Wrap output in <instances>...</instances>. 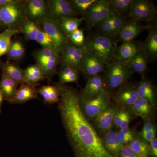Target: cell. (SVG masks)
<instances>
[{"instance_id":"d590c367","label":"cell","mask_w":157,"mask_h":157,"mask_svg":"<svg viewBox=\"0 0 157 157\" xmlns=\"http://www.w3.org/2000/svg\"><path fill=\"white\" fill-rule=\"evenodd\" d=\"M97 0H70L68 1L77 14L83 16Z\"/></svg>"},{"instance_id":"c3c4849f","label":"cell","mask_w":157,"mask_h":157,"mask_svg":"<svg viewBox=\"0 0 157 157\" xmlns=\"http://www.w3.org/2000/svg\"><path fill=\"white\" fill-rule=\"evenodd\" d=\"M4 27H5V25H4L2 21L1 17H0V29H1L3 28H4Z\"/></svg>"},{"instance_id":"1f68e13d","label":"cell","mask_w":157,"mask_h":157,"mask_svg":"<svg viewBox=\"0 0 157 157\" xmlns=\"http://www.w3.org/2000/svg\"><path fill=\"white\" fill-rule=\"evenodd\" d=\"M60 61V56L59 54H56L43 64L39 66L43 71L45 78L50 79L56 73Z\"/></svg>"},{"instance_id":"cb8c5ba5","label":"cell","mask_w":157,"mask_h":157,"mask_svg":"<svg viewBox=\"0 0 157 157\" xmlns=\"http://www.w3.org/2000/svg\"><path fill=\"white\" fill-rule=\"evenodd\" d=\"M147 38L142 44V50L145 52L148 60H155L157 57V30L150 27Z\"/></svg>"},{"instance_id":"7dc6e473","label":"cell","mask_w":157,"mask_h":157,"mask_svg":"<svg viewBox=\"0 0 157 157\" xmlns=\"http://www.w3.org/2000/svg\"><path fill=\"white\" fill-rule=\"evenodd\" d=\"M5 100L4 99V95L2 90L0 88V113L2 112V104L3 101Z\"/></svg>"},{"instance_id":"9a60e30c","label":"cell","mask_w":157,"mask_h":157,"mask_svg":"<svg viewBox=\"0 0 157 157\" xmlns=\"http://www.w3.org/2000/svg\"><path fill=\"white\" fill-rule=\"evenodd\" d=\"M50 17L56 20L63 17H76L77 14L67 0H52L48 2Z\"/></svg>"},{"instance_id":"ba28073f","label":"cell","mask_w":157,"mask_h":157,"mask_svg":"<svg viewBox=\"0 0 157 157\" xmlns=\"http://www.w3.org/2000/svg\"><path fill=\"white\" fill-rule=\"evenodd\" d=\"M111 103L118 108L131 109L139 98L135 84L127 82L110 93Z\"/></svg>"},{"instance_id":"2e32d148","label":"cell","mask_w":157,"mask_h":157,"mask_svg":"<svg viewBox=\"0 0 157 157\" xmlns=\"http://www.w3.org/2000/svg\"><path fill=\"white\" fill-rule=\"evenodd\" d=\"M105 89L103 76L100 74L87 79L85 86L78 95L80 98L90 100L98 97Z\"/></svg>"},{"instance_id":"f1b7e54d","label":"cell","mask_w":157,"mask_h":157,"mask_svg":"<svg viewBox=\"0 0 157 157\" xmlns=\"http://www.w3.org/2000/svg\"><path fill=\"white\" fill-rule=\"evenodd\" d=\"M58 20L59 22L62 31L68 38L74 31L78 29L83 21V18L77 17H63Z\"/></svg>"},{"instance_id":"836d02e7","label":"cell","mask_w":157,"mask_h":157,"mask_svg":"<svg viewBox=\"0 0 157 157\" xmlns=\"http://www.w3.org/2000/svg\"><path fill=\"white\" fill-rule=\"evenodd\" d=\"M20 33V31L19 30L6 29L0 33V58L7 54L11 45L12 37Z\"/></svg>"},{"instance_id":"bcb514c9","label":"cell","mask_w":157,"mask_h":157,"mask_svg":"<svg viewBox=\"0 0 157 157\" xmlns=\"http://www.w3.org/2000/svg\"><path fill=\"white\" fill-rule=\"evenodd\" d=\"M16 1V0H0V7L10 5Z\"/></svg>"},{"instance_id":"8fae6325","label":"cell","mask_w":157,"mask_h":157,"mask_svg":"<svg viewBox=\"0 0 157 157\" xmlns=\"http://www.w3.org/2000/svg\"><path fill=\"white\" fill-rule=\"evenodd\" d=\"M117 109V107L111 103L90 122L100 137L113 129V117Z\"/></svg>"},{"instance_id":"4fadbf2b","label":"cell","mask_w":157,"mask_h":157,"mask_svg":"<svg viewBox=\"0 0 157 157\" xmlns=\"http://www.w3.org/2000/svg\"><path fill=\"white\" fill-rule=\"evenodd\" d=\"M140 21L131 19L126 21L118 35L117 40L123 42L133 41L143 31L150 27Z\"/></svg>"},{"instance_id":"277c9868","label":"cell","mask_w":157,"mask_h":157,"mask_svg":"<svg viewBox=\"0 0 157 157\" xmlns=\"http://www.w3.org/2000/svg\"><path fill=\"white\" fill-rule=\"evenodd\" d=\"M0 17L7 29L20 31L23 25L28 20L26 1L16 0L10 5L0 7Z\"/></svg>"},{"instance_id":"e575fe53","label":"cell","mask_w":157,"mask_h":157,"mask_svg":"<svg viewBox=\"0 0 157 157\" xmlns=\"http://www.w3.org/2000/svg\"><path fill=\"white\" fill-rule=\"evenodd\" d=\"M40 29L36 21L28 20L24 23L20 29L26 39L29 41H36Z\"/></svg>"},{"instance_id":"7402d4cb","label":"cell","mask_w":157,"mask_h":157,"mask_svg":"<svg viewBox=\"0 0 157 157\" xmlns=\"http://www.w3.org/2000/svg\"><path fill=\"white\" fill-rule=\"evenodd\" d=\"M137 117L130 108H118L113 121V128L117 130L129 127L132 120Z\"/></svg>"},{"instance_id":"7c38bea8","label":"cell","mask_w":157,"mask_h":157,"mask_svg":"<svg viewBox=\"0 0 157 157\" xmlns=\"http://www.w3.org/2000/svg\"><path fill=\"white\" fill-rule=\"evenodd\" d=\"M86 50V49H85ZM106 65L100 59L86 50L80 72L85 78H89L104 73Z\"/></svg>"},{"instance_id":"83f0119b","label":"cell","mask_w":157,"mask_h":157,"mask_svg":"<svg viewBox=\"0 0 157 157\" xmlns=\"http://www.w3.org/2000/svg\"><path fill=\"white\" fill-rule=\"evenodd\" d=\"M18 83L12 78L2 74L0 80V88L5 100L10 103L17 90Z\"/></svg>"},{"instance_id":"7bdbcfd3","label":"cell","mask_w":157,"mask_h":157,"mask_svg":"<svg viewBox=\"0 0 157 157\" xmlns=\"http://www.w3.org/2000/svg\"><path fill=\"white\" fill-rule=\"evenodd\" d=\"M155 130H157V127L155 121H144L143 127L141 132H140V134H144Z\"/></svg>"},{"instance_id":"d6a6232c","label":"cell","mask_w":157,"mask_h":157,"mask_svg":"<svg viewBox=\"0 0 157 157\" xmlns=\"http://www.w3.org/2000/svg\"><path fill=\"white\" fill-rule=\"evenodd\" d=\"M25 48L22 42L18 40L11 41V45L7 52L9 60L19 61L24 56Z\"/></svg>"},{"instance_id":"9c48e42d","label":"cell","mask_w":157,"mask_h":157,"mask_svg":"<svg viewBox=\"0 0 157 157\" xmlns=\"http://www.w3.org/2000/svg\"><path fill=\"white\" fill-rule=\"evenodd\" d=\"M157 9L151 1L133 0L128 16L140 22H149L155 18Z\"/></svg>"},{"instance_id":"d6986e66","label":"cell","mask_w":157,"mask_h":157,"mask_svg":"<svg viewBox=\"0 0 157 157\" xmlns=\"http://www.w3.org/2000/svg\"><path fill=\"white\" fill-rule=\"evenodd\" d=\"M135 86L139 98H145L156 107V89L152 81L144 78L135 84Z\"/></svg>"},{"instance_id":"603a6c76","label":"cell","mask_w":157,"mask_h":157,"mask_svg":"<svg viewBox=\"0 0 157 157\" xmlns=\"http://www.w3.org/2000/svg\"><path fill=\"white\" fill-rule=\"evenodd\" d=\"M148 62L147 56L141 49L128 61V63L133 73H138L144 78Z\"/></svg>"},{"instance_id":"f35d334b","label":"cell","mask_w":157,"mask_h":157,"mask_svg":"<svg viewBox=\"0 0 157 157\" xmlns=\"http://www.w3.org/2000/svg\"><path fill=\"white\" fill-rule=\"evenodd\" d=\"M56 54L58 53L54 50L42 48L35 52L33 56L36 62L37 65L40 66Z\"/></svg>"},{"instance_id":"ab89813d","label":"cell","mask_w":157,"mask_h":157,"mask_svg":"<svg viewBox=\"0 0 157 157\" xmlns=\"http://www.w3.org/2000/svg\"><path fill=\"white\" fill-rule=\"evenodd\" d=\"M69 42L74 45L78 46H83L84 45L85 37L82 29H78L74 31L68 37Z\"/></svg>"},{"instance_id":"d4e9b609","label":"cell","mask_w":157,"mask_h":157,"mask_svg":"<svg viewBox=\"0 0 157 157\" xmlns=\"http://www.w3.org/2000/svg\"><path fill=\"white\" fill-rule=\"evenodd\" d=\"M36 90L38 94L42 96L45 104L49 105L58 104L60 100V91L56 85L44 86Z\"/></svg>"},{"instance_id":"4dcf8cb0","label":"cell","mask_w":157,"mask_h":157,"mask_svg":"<svg viewBox=\"0 0 157 157\" xmlns=\"http://www.w3.org/2000/svg\"><path fill=\"white\" fill-rule=\"evenodd\" d=\"M128 145L139 157H152L149 144L142 140L140 135Z\"/></svg>"},{"instance_id":"ac0fdd59","label":"cell","mask_w":157,"mask_h":157,"mask_svg":"<svg viewBox=\"0 0 157 157\" xmlns=\"http://www.w3.org/2000/svg\"><path fill=\"white\" fill-rule=\"evenodd\" d=\"M143 42L135 40L128 42H123L122 44L117 48L114 58L128 62L142 49Z\"/></svg>"},{"instance_id":"ffe728a7","label":"cell","mask_w":157,"mask_h":157,"mask_svg":"<svg viewBox=\"0 0 157 157\" xmlns=\"http://www.w3.org/2000/svg\"><path fill=\"white\" fill-rule=\"evenodd\" d=\"M38 93L36 86L23 83L17 88L14 98L10 104H23L33 99H38Z\"/></svg>"},{"instance_id":"52a82bcc","label":"cell","mask_w":157,"mask_h":157,"mask_svg":"<svg viewBox=\"0 0 157 157\" xmlns=\"http://www.w3.org/2000/svg\"><path fill=\"white\" fill-rule=\"evenodd\" d=\"M113 12L115 11L109 0H97L82 17L86 28L91 29Z\"/></svg>"},{"instance_id":"6da1fadb","label":"cell","mask_w":157,"mask_h":157,"mask_svg":"<svg viewBox=\"0 0 157 157\" xmlns=\"http://www.w3.org/2000/svg\"><path fill=\"white\" fill-rule=\"evenodd\" d=\"M58 109L66 135L75 157H114L105 149L101 137L83 115L78 93L74 88L57 83Z\"/></svg>"},{"instance_id":"f6af8a7d","label":"cell","mask_w":157,"mask_h":157,"mask_svg":"<svg viewBox=\"0 0 157 157\" xmlns=\"http://www.w3.org/2000/svg\"><path fill=\"white\" fill-rule=\"evenodd\" d=\"M152 157H157V138L155 137L149 143Z\"/></svg>"},{"instance_id":"44dd1931","label":"cell","mask_w":157,"mask_h":157,"mask_svg":"<svg viewBox=\"0 0 157 157\" xmlns=\"http://www.w3.org/2000/svg\"><path fill=\"white\" fill-rule=\"evenodd\" d=\"M100 137L107 151L113 156L117 157L124 145L118 140L116 132L111 129Z\"/></svg>"},{"instance_id":"8992f818","label":"cell","mask_w":157,"mask_h":157,"mask_svg":"<svg viewBox=\"0 0 157 157\" xmlns=\"http://www.w3.org/2000/svg\"><path fill=\"white\" fill-rule=\"evenodd\" d=\"M40 22L42 30L50 37L54 49L57 53L60 55L69 41L62 31L59 21L49 17L43 18Z\"/></svg>"},{"instance_id":"ee69618b","label":"cell","mask_w":157,"mask_h":157,"mask_svg":"<svg viewBox=\"0 0 157 157\" xmlns=\"http://www.w3.org/2000/svg\"><path fill=\"white\" fill-rule=\"evenodd\" d=\"M156 133L157 130H153L144 134H140V137L142 140L149 144L151 141L156 137Z\"/></svg>"},{"instance_id":"30bf717a","label":"cell","mask_w":157,"mask_h":157,"mask_svg":"<svg viewBox=\"0 0 157 157\" xmlns=\"http://www.w3.org/2000/svg\"><path fill=\"white\" fill-rule=\"evenodd\" d=\"M85 52L83 46H77L69 42L60 55V64L62 67H71L80 72Z\"/></svg>"},{"instance_id":"3957f363","label":"cell","mask_w":157,"mask_h":157,"mask_svg":"<svg viewBox=\"0 0 157 157\" xmlns=\"http://www.w3.org/2000/svg\"><path fill=\"white\" fill-rule=\"evenodd\" d=\"M103 76L106 89L110 93L128 82L134 74L128 62L114 58L105 66Z\"/></svg>"},{"instance_id":"f546056e","label":"cell","mask_w":157,"mask_h":157,"mask_svg":"<svg viewBox=\"0 0 157 157\" xmlns=\"http://www.w3.org/2000/svg\"><path fill=\"white\" fill-rule=\"evenodd\" d=\"M79 71L71 67H62L59 74V84H65L70 82L77 83L79 79Z\"/></svg>"},{"instance_id":"484cf974","label":"cell","mask_w":157,"mask_h":157,"mask_svg":"<svg viewBox=\"0 0 157 157\" xmlns=\"http://www.w3.org/2000/svg\"><path fill=\"white\" fill-rule=\"evenodd\" d=\"M3 74L12 78L18 84L24 83V70L18 65L11 62H6L2 65Z\"/></svg>"},{"instance_id":"b9f144b4","label":"cell","mask_w":157,"mask_h":157,"mask_svg":"<svg viewBox=\"0 0 157 157\" xmlns=\"http://www.w3.org/2000/svg\"><path fill=\"white\" fill-rule=\"evenodd\" d=\"M117 157H139L129 145H125Z\"/></svg>"},{"instance_id":"74e56055","label":"cell","mask_w":157,"mask_h":157,"mask_svg":"<svg viewBox=\"0 0 157 157\" xmlns=\"http://www.w3.org/2000/svg\"><path fill=\"white\" fill-rule=\"evenodd\" d=\"M112 17V37H117L123 27L127 20L126 17L116 12H113L111 14Z\"/></svg>"},{"instance_id":"60d3db41","label":"cell","mask_w":157,"mask_h":157,"mask_svg":"<svg viewBox=\"0 0 157 157\" xmlns=\"http://www.w3.org/2000/svg\"><path fill=\"white\" fill-rule=\"evenodd\" d=\"M35 41L39 43V45H41L42 48L54 50L52 45V42L51 40L50 37L48 34L42 30L40 29L39 31Z\"/></svg>"},{"instance_id":"5b68a950","label":"cell","mask_w":157,"mask_h":157,"mask_svg":"<svg viewBox=\"0 0 157 157\" xmlns=\"http://www.w3.org/2000/svg\"><path fill=\"white\" fill-rule=\"evenodd\" d=\"M79 101L83 115L91 122L111 104V95L110 93L105 89L95 98L87 100L79 97Z\"/></svg>"},{"instance_id":"8d00e7d4","label":"cell","mask_w":157,"mask_h":157,"mask_svg":"<svg viewBox=\"0 0 157 157\" xmlns=\"http://www.w3.org/2000/svg\"><path fill=\"white\" fill-rule=\"evenodd\" d=\"M115 12L126 17L128 16L133 0H109Z\"/></svg>"},{"instance_id":"5bb4252c","label":"cell","mask_w":157,"mask_h":157,"mask_svg":"<svg viewBox=\"0 0 157 157\" xmlns=\"http://www.w3.org/2000/svg\"><path fill=\"white\" fill-rule=\"evenodd\" d=\"M27 14L29 20L40 21L43 18L49 17L48 2L43 0L26 1Z\"/></svg>"},{"instance_id":"e0dca14e","label":"cell","mask_w":157,"mask_h":157,"mask_svg":"<svg viewBox=\"0 0 157 157\" xmlns=\"http://www.w3.org/2000/svg\"><path fill=\"white\" fill-rule=\"evenodd\" d=\"M131 109L136 117H141L144 121L155 120L156 107L145 98H138Z\"/></svg>"},{"instance_id":"7a4b0ae2","label":"cell","mask_w":157,"mask_h":157,"mask_svg":"<svg viewBox=\"0 0 157 157\" xmlns=\"http://www.w3.org/2000/svg\"><path fill=\"white\" fill-rule=\"evenodd\" d=\"M83 47L106 65L114 58L117 46L113 38L96 33L85 38Z\"/></svg>"},{"instance_id":"4316f807","label":"cell","mask_w":157,"mask_h":157,"mask_svg":"<svg viewBox=\"0 0 157 157\" xmlns=\"http://www.w3.org/2000/svg\"><path fill=\"white\" fill-rule=\"evenodd\" d=\"M45 75L41 68L38 65L29 66L24 70V83L36 86L40 81L44 80Z\"/></svg>"}]
</instances>
